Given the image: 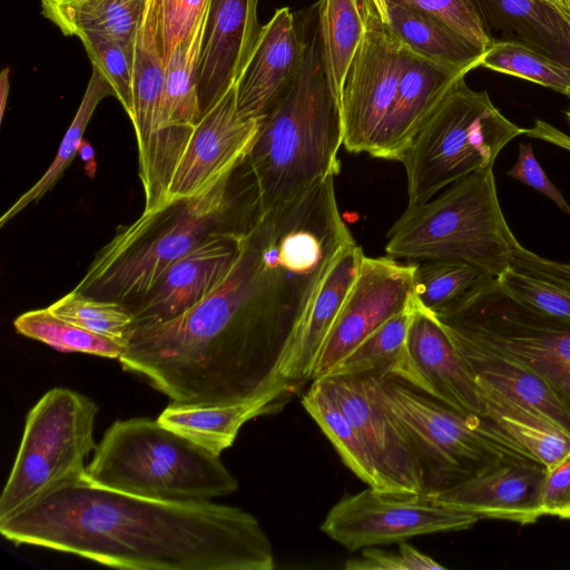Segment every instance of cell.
Returning <instances> with one entry per match:
<instances>
[{
	"mask_svg": "<svg viewBox=\"0 0 570 570\" xmlns=\"http://www.w3.org/2000/svg\"><path fill=\"white\" fill-rule=\"evenodd\" d=\"M14 544L134 570H273L272 543L249 512L213 501H164L91 481L86 471L0 520Z\"/></svg>",
	"mask_w": 570,
	"mask_h": 570,
	"instance_id": "6da1fadb",
	"label": "cell"
},
{
	"mask_svg": "<svg viewBox=\"0 0 570 570\" xmlns=\"http://www.w3.org/2000/svg\"><path fill=\"white\" fill-rule=\"evenodd\" d=\"M293 302L289 258L275 230L256 217L245 232L243 249L227 277L183 314L156 324L132 326L118 358L156 389L234 328L276 322Z\"/></svg>",
	"mask_w": 570,
	"mask_h": 570,
	"instance_id": "7a4b0ae2",
	"label": "cell"
},
{
	"mask_svg": "<svg viewBox=\"0 0 570 570\" xmlns=\"http://www.w3.org/2000/svg\"><path fill=\"white\" fill-rule=\"evenodd\" d=\"M341 104L326 77L318 31L307 41L291 83L259 128L245 164L259 214L267 213L340 170Z\"/></svg>",
	"mask_w": 570,
	"mask_h": 570,
	"instance_id": "3957f363",
	"label": "cell"
},
{
	"mask_svg": "<svg viewBox=\"0 0 570 570\" xmlns=\"http://www.w3.org/2000/svg\"><path fill=\"white\" fill-rule=\"evenodd\" d=\"M364 376L373 397L409 438L423 494L439 493L504 464L539 462L489 416L461 412L396 377Z\"/></svg>",
	"mask_w": 570,
	"mask_h": 570,
	"instance_id": "277c9868",
	"label": "cell"
},
{
	"mask_svg": "<svg viewBox=\"0 0 570 570\" xmlns=\"http://www.w3.org/2000/svg\"><path fill=\"white\" fill-rule=\"evenodd\" d=\"M386 256L417 262L455 259L499 278L520 245L501 209L493 167L450 185L422 204L407 206L387 232Z\"/></svg>",
	"mask_w": 570,
	"mask_h": 570,
	"instance_id": "5b68a950",
	"label": "cell"
},
{
	"mask_svg": "<svg viewBox=\"0 0 570 570\" xmlns=\"http://www.w3.org/2000/svg\"><path fill=\"white\" fill-rule=\"evenodd\" d=\"M86 474L102 487L164 501H212L238 488L219 455L148 417L114 422Z\"/></svg>",
	"mask_w": 570,
	"mask_h": 570,
	"instance_id": "8992f818",
	"label": "cell"
},
{
	"mask_svg": "<svg viewBox=\"0 0 570 570\" xmlns=\"http://www.w3.org/2000/svg\"><path fill=\"white\" fill-rule=\"evenodd\" d=\"M229 179L200 196L142 212L119 228L73 291L126 307L141 298L175 261L215 230L227 207Z\"/></svg>",
	"mask_w": 570,
	"mask_h": 570,
	"instance_id": "52a82bcc",
	"label": "cell"
},
{
	"mask_svg": "<svg viewBox=\"0 0 570 570\" xmlns=\"http://www.w3.org/2000/svg\"><path fill=\"white\" fill-rule=\"evenodd\" d=\"M464 78L450 86L400 160L406 174L407 206L493 167L503 147L527 131L493 105L487 90L471 89Z\"/></svg>",
	"mask_w": 570,
	"mask_h": 570,
	"instance_id": "ba28073f",
	"label": "cell"
},
{
	"mask_svg": "<svg viewBox=\"0 0 570 570\" xmlns=\"http://www.w3.org/2000/svg\"><path fill=\"white\" fill-rule=\"evenodd\" d=\"M433 314L451 338L541 376L570 411V324L513 296L492 276Z\"/></svg>",
	"mask_w": 570,
	"mask_h": 570,
	"instance_id": "9c48e42d",
	"label": "cell"
},
{
	"mask_svg": "<svg viewBox=\"0 0 570 570\" xmlns=\"http://www.w3.org/2000/svg\"><path fill=\"white\" fill-rule=\"evenodd\" d=\"M97 404L67 387L46 392L29 411L10 475L0 497V520L57 483L86 471L97 448Z\"/></svg>",
	"mask_w": 570,
	"mask_h": 570,
	"instance_id": "30bf717a",
	"label": "cell"
},
{
	"mask_svg": "<svg viewBox=\"0 0 570 570\" xmlns=\"http://www.w3.org/2000/svg\"><path fill=\"white\" fill-rule=\"evenodd\" d=\"M479 520L423 493L385 492L368 487L336 502L321 530L353 552L417 535L466 530Z\"/></svg>",
	"mask_w": 570,
	"mask_h": 570,
	"instance_id": "8fae6325",
	"label": "cell"
},
{
	"mask_svg": "<svg viewBox=\"0 0 570 570\" xmlns=\"http://www.w3.org/2000/svg\"><path fill=\"white\" fill-rule=\"evenodd\" d=\"M364 33L350 65L341 97L343 146L372 154L393 102L409 50L372 0H362Z\"/></svg>",
	"mask_w": 570,
	"mask_h": 570,
	"instance_id": "7c38bea8",
	"label": "cell"
},
{
	"mask_svg": "<svg viewBox=\"0 0 570 570\" xmlns=\"http://www.w3.org/2000/svg\"><path fill=\"white\" fill-rule=\"evenodd\" d=\"M415 262L364 255L340 313L315 360L311 382L413 302Z\"/></svg>",
	"mask_w": 570,
	"mask_h": 570,
	"instance_id": "4fadbf2b",
	"label": "cell"
},
{
	"mask_svg": "<svg viewBox=\"0 0 570 570\" xmlns=\"http://www.w3.org/2000/svg\"><path fill=\"white\" fill-rule=\"evenodd\" d=\"M261 120L238 114L235 85L196 124L171 176L164 206L209 191L243 165Z\"/></svg>",
	"mask_w": 570,
	"mask_h": 570,
	"instance_id": "5bb4252c",
	"label": "cell"
},
{
	"mask_svg": "<svg viewBox=\"0 0 570 570\" xmlns=\"http://www.w3.org/2000/svg\"><path fill=\"white\" fill-rule=\"evenodd\" d=\"M245 232L214 230L175 261L146 295L127 306L132 326L171 320L210 294L238 259Z\"/></svg>",
	"mask_w": 570,
	"mask_h": 570,
	"instance_id": "9a60e30c",
	"label": "cell"
},
{
	"mask_svg": "<svg viewBox=\"0 0 570 570\" xmlns=\"http://www.w3.org/2000/svg\"><path fill=\"white\" fill-rule=\"evenodd\" d=\"M362 439L385 492L423 493L414 449L399 422L373 397L364 375L322 376Z\"/></svg>",
	"mask_w": 570,
	"mask_h": 570,
	"instance_id": "2e32d148",
	"label": "cell"
},
{
	"mask_svg": "<svg viewBox=\"0 0 570 570\" xmlns=\"http://www.w3.org/2000/svg\"><path fill=\"white\" fill-rule=\"evenodd\" d=\"M258 1H209L198 71L200 116L235 85L243 71L262 28Z\"/></svg>",
	"mask_w": 570,
	"mask_h": 570,
	"instance_id": "e0dca14e",
	"label": "cell"
},
{
	"mask_svg": "<svg viewBox=\"0 0 570 570\" xmlns=\"http://www.w3.org/2000/svg\"><path fill=\"white\" fill-rule=\"evenodd\" d=\"M546 473L540 462L509 463L429 497L479 519L531 524L544 515L541 492Z\"/></svg>",
	"mask_w": 570,
	"mask_h": 570,
	"instance_id": "ac0fdd59",
	"label": "cell"
},
{
	"mask_svg": "<svg viewBox=\"0 0 570 570\" xmlns=\"http://www.w3.org/2000/svg\"><path fill=\"white\" fill-rule=\"evenodd\" d=\"M301 40L289 8L284 7L262 26L253 51L235 82L238 114L261 120L287 88L302 62Z\"/></svg>",
	"mask_w": 570,
	"mask_h": 570,
	"instance_id": "d6986e66",
	"label": "cell"
},
{
	"mask_svg": "<svg viewBox=\"0 0 570 570\" xmlns=\"http://www.w3.org/2000/svg\"><path fill=\"white\" fill-rule=\"evenodd\" d=\"M407 344L424 392L461 412L487 416L480 387L462 355L434 314L416 303Z\"/></svg>",
	"mask_w": 570,
	"mask_h": 570,
	"instance_id": "ffe728a7",
	"label": "cell"
},
{
	"mask_svg": "<svg viewBox=\"0 0 570 570\" xmlns=\"http://www.w3.org/2000/svg\"><path fill=\"white\" fill-rule=\"evenodd\" d=\"M166 59L161 0H148L135 39L132 116L138 146L139 179L146 186L160 135Z\"/></svg>",
	"mask_w": 570,
	"mask_h": 570,
	"instance_id": "44dd1931",
	"label": "cell"
},
{
	"mask_svg": "<svg viewBox=\"0 0 570 570\" xmlns=\"http://www.w3.org/2000/svg\"><path fill=\"white\" fill-rule=\"evenodd\" d=\"M465 75V71L438 65L409 50L393 102L371 156L400 161L450 86Z\"/></svg>",
	"mask_w": 570,
	"mask_h": 570,
	"instance_id": "7402d4cb",
	"label": "cell"
},
{
	"mask_svg": "<svg viewBox=\"0 0 570 570\" xmlns=\"http://www.w3.org/2000/svg\"><path fill=\"white\" fill-rule=\"evenodd\" d=\"M363 257V249L354 240L331 264L282 367L281 375L285 381L299 389L311 382L317 354L355 281Z\"/></svg>",
	"mask_w": 570,
	"mask_h": 570,
	"instance_id": "603a6c76",
	"label": "cell"
},
{
	"mask_svg": "<svg viewBox=\"0 0 570 570\" xmlns=\"http://www.w3.org/2000/svg\"><path fill=\"white\" fill-rule=\"evenodd\" d=\"M487 30L570 69V12L548 0H478Z\"/></svg>",
	"mask_w": 570,
	"mask_h": 570,
	"instance_id": "cb8c5ba5",
	"label": "cell"
},
{
	"mask_svg": "<svg viewBox=\"0 0 570 570\" xmlns=\"http://www.w3.org/2000/svg\"><path fill=\"white\" fill-rule=\"evenodd\" d=\"M299 391L289 383L282 384L250 401L224 406H193L170 403L157 420L213 454L230 448L249 420L281 411Z\"/></svg>",
	"mask_w": 570,
	"mask_h": 570,
	"instance_id": "d4e9b609",
	"label": "cell"
},
{
	"mask_svg": "<svg viewBox=\"0 0 570 570\" xmlns=\"http://www.w3.org/2000/svg\"><path fill=\"white\" fill-rule=\"evenodd\" d=\"M451 341L479 386L497 391L539 414L570 436V411L541 376L481 347L454 338Z\"/></svg>",
	"mask_w": 570,
	"mask_h": 570,
	"instance_id": "484cf974",
	"label": "cell"
},
{
	"mask_svg": "<svg viewBox=\"0 0 570 570\" xmlns=\"http://www.w3.org/2000/svg\"><path fill=\"white\" fill-rule=\"evenodd\" d=\"M414 308L413 299L406 309L370 334L338 361L326 375L391 376L424 391V382L414 364L407 344Z\"/></svg>",
	"mask_w": 570,
	"mask_h": 570,
	"instance_id": "4316f807",
	"label": "cell"
},
{
	"mask_svg": "<svg viewBox=\"0 0 570 570\" xmlns=\"http://www.w3.org/2000/svg\"><path fill=\"white\" fill-rule=\"evenodd\" d=\"M386 21L411 52L438 65L465 71L480 67L484 51L416 9L385 0Z\"/></svg>",
	"mask_w": 570,
	"mask_h": 570,
	"instance_id": "83f0119b",
	"label": "cell"
},
{
	"mask_svg": "<svg viewBox=\"0 0 570 570\" xmlns=\"http://www.w3.org/2000/svg\"><path fill=\"white\" fill-rule=\"evenodd\" d=\"M148 0H40L41 13L66 36L102 33L135 42Z\"/></svg>",
	"mask_w": 570,
	"mask_h": 570,
	"instance_id": "f1b7e54d",
	"label": "cell"
},
{
	"mask_svg": "<svg viewBox=\"0 0 570 570\" xmlns=\"http://www.w3.org/2000/svg\"><path fill=\"white\" fill-rule=\"evenodd\" d=\"M302 405L332 442L344 464L368 487L384 491L382 479L354 425L323 377L312 381Z\"/></svg>",
	"mask_w": 570,
	"mask_h": 570,
	"instance_id": "f546056e",
	"label": "cell"
},
{
	"mask_svg": "<svg viewBox=\"0 0 570 570\" xmlns=\"http://www.w3.org/2000/svg\"><path fill=\"white\" fill-rule=\"evenodd\" d=\"M317 31L328 85L341 104L348 68L364 33L362 0H321Z\"/></svg>",
	"mask_w": 570,
	"mask_h": 570,
	"instance_id": "4dcf8cb0",
	"label": "cell"
},
{
	"mask_svg": "<svg viewBox=\"0 0 570 570\" xmlns=\"http://www.w3.org/2000/svg\"><path fill=\"white\" fill-rule=\"evenodd\" d=\"M492 419L524 446L547 469L570 452V436L539 414L497 391L479 386Z\"/></svg>",
	"mask_w": 570,
	"mask_h": 570,
	"instance_id": "1f68e13d",
	"label": "cell"
},
{
	"mask_svg": "<svg viewBox=\"0 0 570 570\" xmlns=\"http://www.w3.org/2000/svg\"><path fill=\"white\" fill-rule=\"evenodd\" d=\"M108 96H115L110 82L97 67L92 66V72L81 102L59 145L52 163L40 179L1 216L0 226H3L31 203L38 202L56 185L77 155L95 109Z\"/></svg>",
	"mask_w": 570,
	"mask_h": 570,
	"instance_id": "d6a6232c",
	"label": "cell"
},
{
	"mask_svg": "<svg viewBox=\"0 0 570 570\" xmlns=\"http://www.w3.org/2000/svg\"><path fill=\"white\" fill-rule=\"evenodd\" d=\"M13 325L19 334L61 352H78L118 360L125 351L124 344L59 317L48 307L19 315Z\"/></svg>",
	"mask_w": 570,
	"mask_h": 570,
	"instance_id": "836d02e7",
	"label": "cell"
},
{
	"mask_svg": "<svg viewBox=\"0 0 570 570\" xmlns=\"http://www.w3.org/2000/svg\"><path fill=\"white\" fill-rule=\"evenodd\" d=\"M487 276L490 275L461 261H417L413 273V298L420 307L436 313L460 299Z\"/></svg>",
	"mask_w": 570,
	"mask_h": 570,
	"instance_id": "e575fe53",
	"label": "cell"
},
{
	"mask_svg": "<svg viewBox=\"0 0 570 570\" xmlns=\"http://www.w3.org/2000/svg\"><path fill=\"white\" fill-rule=\"evenodd\" d=\"M480 66L570 96V69L520 43L493 41Z\"/></svg>",
	"mask_w": 570,
	"mask_h": 570,
	"instance_id": "d590c367",
	"label": "cell"
},
{
	"mask_svg": "<svg viewBox=\"0 0 570 570\" xmlns=\"http://www.w3.org/2000/svg\"><path fill=\"white\" fill-rule=\"evenodd\" d=\"M48 308L59 317L125 345L134 325L129 309L115 301L99 299L75 291Z\"/></svg>",
	"mask_w": 570,
	"mask_h": 570,
	"instance_id": "8d00e7d4",
	"label": "cell"
},
{
	"mask_svg": "<svg viewBox=\"0 0 570 570\" xmlns=\"http://www.w3.org/2000/svg\"><path fill=\"white\" fill-rule=\"evenodd\" d=\"M77 38L82 42L92 66L110 82L115 97L131 118L135 42L92 32L80 33Z\"/></svg>",
	"mask_w": 570,
	"mask_h": 570,
	"instance_id": "74e56055",
	"label": "cell"
},
{
	"mask_svg": "<svg viewBox=\"0 0 570 570\" xmlns=\"http://www.w3.org/2000/svg\"><path fill=\"white\" fill-rule=\"evenodd\" d=\"M439 20L470 43L487 51L493 40L472 0H390Z\"/></svg>",
	"mask_w": 570,
	"mask_h": 570,
	"instance_id": "f35d334b",
	"label": "cell"
},
{
	"mask_svg": "<svg viewBox=\"0 0 570 570\" xmlns=\"http://www.w3.org/2000/svg\"><path fill=\"white\" fill-rule=\"evenodd\" d=\"M498 281L513 296L570 324L569 291L512 267Z\"/></svg>",
	"mask_w": 570,
	"mask_h": 570,
	"instance_id": "ab89813d",
	"label": "cell"
},
{
	"mask_svg": "<svg viewBox=\"0 0 570 570\" xmlns=\"http://www.w3.org/2000/svg\"><path fill=\"white\" fill-rule=\"evenodd\" d=\"M346 570H444V566L414 547L400 542L397 550L390 551L377 547L362 549L358 557L345 562Z\"/></svg>",
	"mask_w": 570,
	"mask_h": 570,
	"instance_id": "60d3db41",
	"label": "cell"
},
{
	"mask_svg": "<svg viewBox=\"0 0 570 570\" xmlns=\"http://www.w3.org/2000/svg\"><path fill=\"white\" fill-rule=\"evenodd\" d=\"M210 0H169L163 3V43L167 60L174 47L194 28Z\"/></svg>",
	"mask_w": 570,
	"mask_h": 570,
	"instance_id": "b9f144b4",
	"label": "cell"
},
{
	"mask_svg": "<svg viewBox=\"0 0 570 570\" xmlns=\"http://www.w3.org/2000/svg\"><path fill=\"white\" fill-rule=\"evenodd\" d=\"M507 175L546 195L561 210L570 215V205L546 175L533 154L531 144L521 142L519 145L518 159Z\"/></svg>",
	"mask_w": 570,
	"mask_h": 570,
	"instance_id": "7bdbcfd3",
	"label": "cell"
},
{
	"mask_svg": "<svg viewBox=\"0 0 570 570\" xmlns=\"http://www.w3.org/2000/svg\"><path fill=\"white\" fill-rule=\"evenodd\" d=\"M541 505L544 515L570 520V452L547 469Z\"/></svg>",
	"mask_w": 570,
	"mask_h": 570,
	"instance_id": "ee69618b",
	"label": "cell"
},
{
	"mask_svg": "<svg viewBox=\"0 0 570 570\" xmlns=\"http://www.w3.org/2000/svg\"><path fill=\"white\" fill-rule=\"evenodd\" d=\"M511 267L570 292V263L544 258L519 245L513 254Z\"/></svg>",
	"mask_w": 570,
	"mask_h": 570,
	"instance_id": "f6af8a7d",
	"label": "cell"
},
{
	"mask_svg": "<svg viewBox=\"0 0 570 570\" xmlns=\"http://www.w3.org/2000/svg\"><path fill=\"white\" fill-rule=\"evenodd\" d=\"M564 115L570 125V107L564 111ZM525 135L570 151V136L547 121L538 119L533 127L527 129Z\"/></svg>",
	"mask_w": 570,
	"mask_h": 570,
	"instance_id": "bcb514c9",
	"label": "cell"
},
{
	"mask_svg": "<svg viewBox=\"0 0 570 570\" xmlns=\"http://www.w3.org/2000/svg\"><path fill=\"white\" fill-rule=\"evenodd\" d=\"M78 153L86 165V174L89 177H94L96 174L97 165L95 160V153L91 145L83 139Z\"/></svg>",
	"mask_w": 570,
	"mask_h": 570,
	"instance_id": "7dc6e473",
	"label": "cell"
},
{
	"mask_svg": "<svg viewBox=\"0 0 570 570\" xmlns=\"http://www.w3.org/2000/svg\"><path fill=\"white\" fill-rule=\"evenodd\" d=\"M10 81L9 67L3 68L0 75V122L2 121L9 97Z\"/></svg>",
	"mask_w": 570,
	"mask_h": 570,
	"instance_id": "c3c4849f",
	"label": "cell"
},
{
	"mask_svg": "<svg viewBox=\"0 0 570 570\" xmlns=\"http://www.w3.org/2000/svg\"><path fill=\"white\" fill-rule=\"evenodd\" d=\"M376 9L379 10L380 14L386 20V7H385V0H372ZM387 22V21H386Z\"/></svg>",
	"mask_w": 570,
	"mask_h": 570,
	"instance_id": "681fc988",
	"label": "cell"
},
{
	"mask_svg": "<svg viewBox=\"0 0 570 570\" xmlns=\"http://www.w3.org/2000/svg\"><path fill=\"white\" fill-rule=\"evenodd\" d=\"M548 1L554 3L558 7L570 12V0H548Z\"/></svg>",
	"mask_w": 570,
	"mask_h": 570,
	"instance_id": "f907efd6",
	"label": "cell"
},
{
	"mask_svg": "<svg viewBox=\"0 0 570 570\" xmlns=\"http://www.w3.org/2000/svg\"><path fill=\"white\" fill-rule=\"evenodd\" d=\"M167 1H169V0H161L163 3H166Z\"/></svg>",
	"mask_w": 570,
	"mask_h": 570,
	"instance_id": "816d5d0a",
	"label": "cell"
}]
</instances>
